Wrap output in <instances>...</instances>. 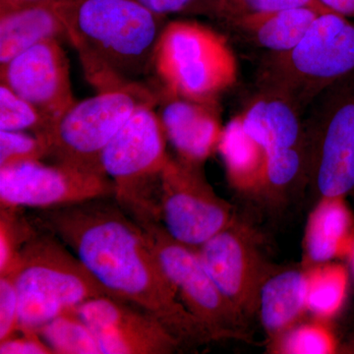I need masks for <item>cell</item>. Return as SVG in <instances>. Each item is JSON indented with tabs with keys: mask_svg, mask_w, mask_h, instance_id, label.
Returning a JSON list of instances; mask_svg holds the SVG:
<instances>
[{
	"mask_svg": "<svg viewBox=\"0 0 354 354\" xmlns=\"http://www.w3.org/2000/svg\"><path fill=\"white\" fill-rule=\"evenodd\" d=\"M353 71L354 22L326 12L291 50L266 53L257 87L285 97L304 113L319 95Z\"/></svg>",
	"mask_w": 354,
	"mask_h": 354,
	"instance_id": "3957f363",
	"label": "cell"
},
{
	"mask_svg": "<svg viewBox=\"0 0 354 354\" xmlns=\"http://www.w3.org/2000/svg\"><path fill=\"white\" fill-rule=\"evenodd\" d=\"M55 121L0 82V131L32 133L48 140Z\"/></svg>",
	"mask_w": 354,
	"mask_h": 354,
	"instance_id": "603a6c76",
	"label": "cell"
},
{
	"mask_svg": "<svg viewBox=\"0 0 354 354\" xmlns=\"http://www.w3.org/2000/svg\"><path fill=\"white\" fill-rule=\"evenodd\" d=\"M0 342V354H55L38 332H19Z\"/></svg>",
	"mask_w": 354,
	"mask_h": 354,
	"instance_id": "f1b7e54d",
	"label": "cell"
},
{
	"mask_svg": "<svg viewBox=\"0 0 354 354\" xmlns=\"http://www.w3.org/2000/svg\"><path fill=\"white\" fill-rule=\"evenodd\" d=\"M48 140L22 131H0V169L48 158Z\"/></svg>",
	"mask_w": 354,
	"mask_h": 354,
	"instance_id": "4316f807",
	"label": "cell"
},
{
	"mask_svg": "<svg viewBox=\"0 0 354 354\" xmlns=\"http://www.w3.org/2000/svg\"><path fill=\"white\" fill-rule=\"evenodd\" d=\"M158 92L143 85L102 91L77 102L53 125L48 143L55 164L104 174L101 157L139 106L158 101Z\"/></svg>",
	"mask_w": 354,
	"mask_h": 354,
	"instance_id": "52a82bcc",
	"label": "cell"
},
{
	"mask_svg": "<svg viewBox=\"0 0 354 354\" xmlns=\"http://www.w3.org/2000/svg\"><path fill=\"white\" fill-rule=\"evenodd\" d=\"M0 80L57 121L76 102L62 41L48 39L0 65Z\"/></svg>",
	"mask_w": 354,
	"mask_h": 354,
	"instance_id": "5bb4252c",
	"label": "cell"
},
{
	"mask_svg": "<svg viewBox=\"0 0 354 354\" xmlns=\"http://www.w3.org/2000/svg\"><path fill=\"white\" fill-rule=\"evenodd\" d=\"M138 225L145 232L181 302L206 328L214 341L247 339L246 317L209 277L197 249L174 239L160 220L141 221Z\"/></svg>",
	"mask_w": 354,
	"mask_h": 354,
	"instance_id": "9c48e42d",
	"label": "cell"
},
{
	"mask_svg": "<svg viewBox=\"0 0 354 354\" xmlns=\"http://www.w3.org/2000/svg\"><path fill=\"white\" fill-rule=\"evenodd\" d=\"M113 194L106 174L69 165L38 160L0 169V207L44 209Z\"/></svg>",
	"mask_w": 354,
	"mask_h": 354,
	"instance_id": "8fae6325",
	"label": "cell"
},
{
	"mask_svg": "<svg viewBox=\"0 0 354 354\" xmlns=\"http://www.w3.org/2000/svg\"><path fill=\"white\" fill-rule=\"evenodd\" d=\"M348 257H349V259H351V268H353V271L354 272V247H353V251H351V253L349 254Z\"/></svg>",
	"mask_w": 354,
	"mask_h": 354,
	"instance_id": "d6a6232c",
	"label": "cell"
},
{
	"mask_svg": "<svg viewBox=\"0 0 354 354\" xmlns=\"http://www.w3.org/2000/svg\"><path fill=\"white\" fill-rule=\"evenodd\" d=\"M153 73L160 90L204 104H220L239 79L227 37L196 21L165 23L156 44Z\"/></svg>",
	"mask_w": 354,
	"mask_h": 354,
	"instance_id": "5b68a950",
	"label": "cell"
},
{
	"mask_svg": "<svg viewBox=\"0 0 354 354\" xmlns=\"http://www.w3.org/2000/svg\"><path fill=\"white\" fill-rule=\"evenodd\" d=\"M75 310L95 333L102 354H171L183 349L156 317L124 300L104 295Z\"/></svg>",
	"mask_w": 354,
	"mask_h": 354,
	"instance_id": "4fadbf2b",
	"label": "cell"
},
{
	"mask_svg": "<svg viewBox=\"0 0 354 354\" xmlns=\"http://www.w3.org/2000/svg\"><path fill=\"white\" fill-rule=\"evenodd\" d=\"M136 1L152 12L167 17L171 14L188 10L200 0H136Z\"/></svg>",
	"mask_w": 354,
	"mask_h": 354,
	"instance_id": "f546056e",
	"label": "cell"
},
{
	"mask_svg": "<svg viewBox=\"0 0 354 354\" xmlns=\"http://www.w3.org/2000/svg\"><path fill=\"white\" fill-rule=\"evenodd\" d=\"M158 102L139 106L101 157L102 171L113 183L114 199L136 223L160 221V180L171 156Z\"/></svg>",
	"mask_w": 354,
	"mask_h": 354,
	"instance_id": "8992f818",
	"label": "cell"
},
{
	"mask_svg": "<svg viewBox=\"0 0 354 354\" xmlns=\"http://www.w3.org/2000/svg\"><path fill=\"white\" fill-rule=\"evenodd\" d=\"M304 120L307 176L320 197L354 190V71L322 93Z\"/></svg>",
	"mask_w": 354,
	"mask_h": 354,
	"instance_id": "ba28073f",
	"label": "cell"
},
{
	"mask_svg": "<svg viewBox=\"0 0 354 354\" xmlns=\"http://www.w3.org/2000/svg\"><path fill=\"white\" fill-rule=\"evenodd\" d=\"M272 353L281 354H330L337 353L335 335L326 321L313 318L297 323L270 342Z\"/></svg>",
	"mask_w": 354,
	"mask_h": 354,
	"instance_id": "cb8c5ba5",
	"label": "cell"
},
{
	"mask_svg": "<svg viewBox=\"0 0 354 354\" xmlns=\"http://www.w3.org/2000/svg\"><path fill=\"white\" fill-rule=\"evenodd\" d=\"M328 10L354 19V0H319Z\"/></svg>",
	"mask_w": 354,
	"mask_h": 354,
	"instance_id": "4dcf8cb0",
	"label": "cell"
},
{
	"mask_svg": "<svg viewBox=\"0 0 354 354\" xmlns=\"http://www.w3.org/2000/svg\"><path fill=\"white\" fill-rule=\"evenodd\" d=\"M30 216L57 235L111 297L152 314L183 348L214 341L181 302L143 228L113 197L32 209Z\"/></svg>",
	"mask_w": 354,
	"mask_h": 354,
	"instance_id": "6da1fadb",
	"label": "cell"
},
{
	"mask_svg": "<svg viewBox=\"0 0 354 354\" xmlns=\"http://www.w3.org/2000/svg\"><path fill=\"white\" fill-rule=\"evenodd\" d=\"M22 208L0 207V277L11 272L26 242L36 230Z\"/></svg>",
	"mask_w": 354,
	"mask_h": 354,
	"instance_id": "d4e9b609",
	"label": "cell"
},
{
	"mask_svg": "<svg viewBox=\"0 0 354 354\" xmlns=\"http://www.w3.org/2000/svg\"><path fill=\"white\" fill-rule=\"evenodd\" d=\"M157 111L179 160L203 167L218 151L223 133L220 104H204L158 91Z\"/></svg>",
	"mask_w": 354,
	"mask_h": 354,
	"instance_id": "9a60e30c",
	"label": "cell"
},
{
	"mask_svg": "<svg viewBox=\"0 0 354 354\" xmlns=\"http://www.w3.org/2000/svg\"><path fill=\"white\" fill-rule=\"evenodd\" d=\"M36 225L8 274L19 298L20 332H38L88 299L111 297L57 235Z\"/></svg>",
	"mask_w": 354,
	"mask_h": 354,
	"instance_id": "277c9868",
	"label": "cell"
},
{
	"mask_svg": "<svg viewBox=\"0 0 354 354\" xmlns=\"http://www.w3.org/2000/svg\"><path fill=\"white\" fill-rule=\"evenodd\" d=\"M38 333L55 354H102L95 333L75 309L59 314Z\"/></svg>",
	"mask_w": 354,
	"mask_h": 354,
	"instance_id": "7402d4cb",
	"label": "cell"
},
{
	"mask_svg": "<svg viewBox=\"0 0 354 354\" xmlns=\"http://www.w3.org/2000/svg\"><path fill=\"white\" fill-rule=\"evenodd\" d=\"M196 249L223 295L246 319L256 313L261 288L272 272L253 232L235 220Z\"/></svg>",
	"mask_w": 354,
	"mask_h": 354,
	"instance_id": "7c38bea8",
	"label": "cell"
},
{
	"mask_svg": "<svg viewBox=\"0 0 354 354\" xmlns=\"http://www.w3.org/2000/svg\"><path fill=\"white\" fill-rule=\"evenodd\" d=\"M321 12L312 7H293L248 16L227 25L249 43L268 53H283L297 46Z\"/></svg>",
	"mask_w": 354,
	"mask_h": 354,
	"instance_id": "d6986e66",
	"label": "cell"
},
{
	"mask_svg": "<svg viewBox=\"0 0 354 354\" xmlns=\"http://www.w3.org/2000/svg\"><path fill=\"white\" fill-rule=\"evenodd\" d=\"M160 216L171 236L193 248L236 220L232 205L214 191L203 167L171 156L160 180Z\"/></svg>",
	"mask_w": 354,
	"mask_h": 354,
	"instance_id": "30bf717a",
	"label": "cell"
},
{
	"mask_svg": "<svg viewBox=\"0 0 354 354\" xmlns=\"http://www.w3.org/2000/svg\"><path fill=\"white\" fill-rule=\"evenodd\" d=\"M230 186L243 194H258L266 153L235 114L223 127L218 151Z\"/></svg>",
	"mask_w": 354,
	"mask_h": 354,
	"instance_id": "ffe728a7",
	"label": "cell"
},
{
	"mask_svg": "<svg viewBox=\"0 0 354 354\" xmlns=\"http://www.w3.org/2000/svg\"><path fill=\"white\" fill-rule=\"evenodd\" d=\"M41 0H0V14L9 12L14 9L35 3Z\"/></svg>",
	"mask_w": 354,
	"mask_h": 354,
	"instance_id": "1f68e13d",
	"label": "cell"
},
{
	"mask_svg": "<svg viewBox=\"0 0 354 354\" xmlns=\"http://www.w3.org/2000/svg\"><path fill=\"white\" fill-rule=\"evenodd\" d=\"M307 312L313 318L328 321L337 315L346 304L349 274L341 263H323L307 268Z\"/></svg>",
	"mask_w": 354,
	"mask_h": 354,
	"instance_id": "44dd1931",
	"label": "cell"
},
{
	"mask_svg": "<svg viewBox=\"0 0 354 354\" xmlns=\"http://www.w3.org/2000/svg\"><path fill=\"white\" fill-rule=\"evenodd\" d=\"M48 39L67 41L59 0H41L0 14V65Z\"/></svg>",
	"mask_w": 354,
	"mask_h": 354,
	"instance_id": "2e32d148",
	"label": "cell"
},
{
	"mask_svg": "<svg viewBox=\"0 0 354 354\" xmlns=\"http://www.w3.org/2000/svg\"><path fill=\"white\" fill-rule=\"evenodd\" d=\"M307 221L304 239L307 268L349 256L354 247L353 216L344 197H320Z\"/></svg>",
	"mask_w": 354,
	"mask_h": 354,
	"instance_id": "e0dca14e",
	"label": "cell"
},
{
	"mask_svg": "<svg viewBox=\"0 0 354 354\" xmlns=\"http://www.w3.org/2000/svg\"><path fill=\"white\" fill-rule=\"evenodd\" d=\"M307 271L272 272L261 288L258 310L270 342L300 322L307 312Z\"/></svg>",
	"mask_w": 354,
	"mask_h": 354,
	"instance_id": "ac0fdd59",
	"label": "cell"
},
{
	"mask_svg": "<svg viewBox=\"0 0 354 354\" xmlns=\"http://www.w3.org/2000/svg\"><path fill=\"white\" fill-rule=\"evenodd\" d=\"M19 311V298L12 277H0V342L20 332Z\"/></svg>",
	"mask_w": 354,
	"mask_h": 354,
	"instance_id": "83f0119b",
	"label": "cell"
},
{
	"mask_svg": "<svg viewBox=\"0 0 354 354\" xmlns=\"http://www.w3.org/2000/svg\"><path fill=\"white\" fill-rule=\"evenodd\" d=\"M293 7H312L321 12H332L319 0H213L212 11L216 19L227 26L248 16Z\"/></svg>",
	"mask_w": 354,
	"mask_h": 354,
	"instance_id": "484cf974",
	"label": "cell"
},
{
	"mask_svg": "<svg viewBox=\"0 0 354 354\" xmlns=\"http://www.w3.org/2000/svg\"><path fill=\"white\" fill-rule=\"evenodd\" d=\"M67 41L97 92L143 85L164 16L136 0H59Z\"/></svg>",
	"mask_w": 354,
	"mask_h": 354,
	"instance_id": "7a4b0ae2",
	"label": "cell"
}]
</instances>
